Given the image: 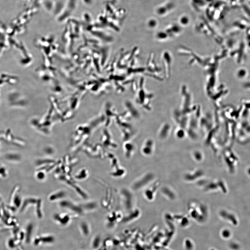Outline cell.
I'll return each instance as SVG.
<instances>
[{
    "mask_svg": "<svg viewBox=\"0 0 250 250\" xmlns=\"http://www.w3.org/2000/svg\"><path fill=\"white\" fill-rule=\"evenodd\" d=\"M42 240L44 242L50 243L53 242L54 241V239L53 237H44L41 238Z\"/></svg>",
    "mask_w": 250,
    "mask_h": 250,
    "instance_id": "1",
    "label": "cell"
},
{
    "mask_svg": "<svg viewBox=\"0 0 250 250\" xmlns=\"http://www.w3.org/2000/svg\"><path fill=\"white\" fill-rule=\"evenodd\" d=\"M82 229L83 233L85 235H87L89 233L88 227L85 223H83L82 225Z\"/></svg>",
    "mask_w": 250,
    "mask_h": 250,
    "instance_id": "2",
    "label": "cell"
},
{
    "mask_svg": "<svg viewBox=\"0 0 250 250\" xmlns=\"http://www.w3.org/2000/svg\"><path fill=\"white\" fill-rule=\"evenodd\" d=\"M99 243V239L98 237L95 239L94 242H93V247L94 248H97L98 246Z\"/></svg>",
    "mask_w": 250,
    "mask_h": 250,
    "instance_id": "3",
    "label": "cell"
},
{
    "mask_svg": "<svg viewBox=\"0 0 250 250\" xmlns=\"http://www.w3.org/2000/svg\"><path fill=\"white\" fill-rule=\"evenodd\" d=\"M222 237L225 238H228L230 237V234L229 232L224 231L222 234Z\"/></svg>",
    "mask_w": 250,
    "mask_h": 250,
    "instance_id": "4",
    "label": "cell"
}]
</instances>
